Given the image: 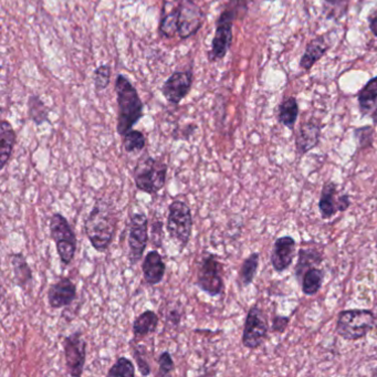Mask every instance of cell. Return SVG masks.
<instances>
[{"mask_svg": "<svg viewBox=\"0 0 377 377\" xmlns=\"http://www.w3.org/2000/svg\"><path fill=\"white\" fill-rule=\"evenodd\" d=\"M117 224L119 218L113 203L97 199L84 221L85 235L92 247L99 253H105L113 242Z\"/></svg>", "mask_w": 377, "mask_h": 377, "instance_id": "obj_1", "label": "cell"}, {"mask_svg": "<svg viewBox=\"0 0 377 377\" xmlns=\"http://www.w3.org/2000/svg\"><path fill=\"white\" fill-rule=\"evenodd\" d=\"M115 93L117 101V132L123 137L139 123L144 115V104L137 88L128 78L119 74L115 80Z\"/></svg>", "mask_w": 377, "mask_h": 377, "instance_id": "obj_2", "label": "cell"}, {"mask_svg": "<svg viewBox=\"0 0 377 377\" xmlns=\"http://www.w3.org/2000/svg\"><path fill=\"white\" fill-rule=\"evenodd\" d=\"M247 12V0H229L227 7L220 12L216 23L215 36L212 41V48L208 52L209 62H217L226 57L233 45V23L238 18H244Z\"/></svg>", "mask_w": 377, "mask_h": 377, "instance_id": "obj_3", "label": "cell"}, {"mask_svg": "<svg viewBox=\"0 0 377 377\" xmlns=\"http://www.w3.org/2000/svg\"><path fill=\"white\" fill-rule=\"evenodd\" d=\"M168 172L166 163L150 155H144L137 161L134 168V183L139 192L155 195L165 187Z\"/></svg>", "mask_w": 377, "mask_h": 377, "instance_id": "obj_4", "label": "cell"}, {"mask_svg": "<svg viewBox=\"0 0 377 377\" xmlns=\"http://www.w3.org/2000/svg\"><path fill=\"white\" fill-rule=\"evenodd\" d=\"M193 226V214L190 206L183 201L174 199L168 205L166 231L170 238L179 246L181 253L190 244Z\"/></svg>", "mask_w": 377, "mask_h": 377, "instance_id": "obj_5", "label": "cell"}, {"mask_svg": "<svg viewBox=\"0 0 377 377\" xmlns=\"http://www.w3.org/2000/svg\"><path fill=\"white\" fill-rule=\"evenodd\" d=\"M49 230L57 247L58 255L63 266H70L77 253L78 239L71 224L62 214L56 213L49 220Z\"/></svg>", "mask_w": 377, "mask_h": 377, "instance_id": "obj_6", "label": "cell"}, {"mask_svg": "<svg viewBox=\"0 0 377 377\" xmlns=\"http://www.w3.org/2000/svg\"><path fill=\"white\" fill-rule=\"evenodd\" d=\"M376 318L369 310H345L339 315L336 332L346 341L365 338L374 329Z\"/></svg>", "mask_w": 377, "mask_h": 377, "instance_id": "obj_7", "label": "cell"}, {"mask_svg": "<svg viewBox=\"0 0 377 377\" xmlns=\"http://www.w3.org/2000/svg\"><path fill=\"white\" fill-rule=\"evenodd\" d=\"M195 286L212 298L224 293V266L219 261L218 255L209 253L203 255L197 269Z\"/></svg>", "mask_w": 377, "mask_h": 377, "instance_id": "obj_8", "label": "cell"}, {"mask_svg": "<svg viewBox=\"0 0 377 377\" xmlns=\"http://www.w3.org/2000/svg\"><path fill=\"white\" fill-rule=\"evenodd\" d=\"M148 218L145 213H135L130 216L128 229V255L130 266H135L142 260L143 255L150 242Z\"/></svg>", "mask_w": 377, "mask_h": 377, "instance_id": "obj_9", "label": "cell"}, {"mask_svg": "<svg viewBox=\"0 0 377 377\" xmlns=\"http://www.w3.org/2000/svg\"><path fill=\"white\" fill-rule=\"evenodd\" d=\"M62 347L67 374L72 377L82 376L88 347V343L83 338L82 332L78 330L72 334L65 336Z\"/></svg>", "mask_w": 377, "mask_h": 377, "instance_id": "obj_10", "label": "cell"}, {"mask_svg": "<svg viewBox=\"0 0 377 377\" xmlns=\"http://www.w3.org/2000/svg\"><path fill=\"white\" fill-rule=\"evenodd\" d=\"M268 331L269 326L264 311L258 306H251L244 321V333L241 339L242 345L246 349H258L267 338Z\"/></svg>", "mask_w": 377, "mask_h": 377, "instance_id": "obj_11", "label": "cell"}, {"mask_svg": "<svg viewBox=\"0 0 377 377\" xmlns=\"http://www.w3.org/2000/svg\"><path fill=\"white\" fill-rule=\"evenodd\" d=\"M179 7V37L182 40L193 37L202 28L205 14L194 0H181Z\"/></svg>", "mask_w": 377, "mask_h": 377, "instance_id": "obj_12", "label": "cell"}, {"mask_svg": "<svg viewBox=\"0 0 377 377\" xmlns=\"http://www.w3.org/2000/svg\"><path fill=\"white\" fill-rule=\"evenodd\" d=\"M193 81L194 74L192 71L174 72L163 84V97L168 102L179 105L187 97L193 87Z\"/></svg>", "mask_w": 377, "mask_h": 377, "instance_id": "obj_13", "label": "cell"}, {"mask_svg": "<svg viewBox=\"0 0 377 377\" xmlns=\"http://www.w3.org/2000/svg\"><path fill=\"white\" fill-rule=\"evenodd\" d=\"M48 304L52 309H62L71 306L77 299V286L70 278L59 279L50 284L48 289Z\"/></svg>", "mask_w": 377, "mask_h": 377, "instance_id": "obj_14", "label": "cell"}, {"mask_svg": "<svg viewBox=\"0 0 377 377\" xmlns=\"http://www.w3.org/2000/svg\"><path fill=\"white\" fill-rule=\"evenodd\" d=\"M295 255V240L290 236H284L275 240L271 253V264L277 273H284L293 264Z\"/></svg>", "mask_w": 377, "mask_h": 377, "instance_id": "obj_15", "label": "cell"}, {"mask_svg": "<svg viewBox=\"0 0 377 377\" xmlns=\"http://www.w3.org/2000/svg\"><path fill=\"white\" fill-rule=\"evenodd\" d=\"M142 273L148 286H157L162 282L166 273V264L157 250H150L142 262Z\"/></svg>", "mask_w": 377, "mask_h": 377, "instance_id": "obj_16", "label": "cell"}, {"mask_svg": "<svg viewBox=\"0 0 377 377\" xmlns=\"http://www.w3.org/2000/svg\"><path fill=\"white\" fill-rule=\"evenodd\" d=\"M321 137V125L315 121L304 123L295 135V148L299 155H304L319 144Z\"/></svg>", "mask_w": 377, "mask_h": 377, "instance_id": "obj_17", "label": "cell"}, {"mask_svg": "<svg viewBox=\"0 0 377 377\" xmlns=\"http://www.w3.org/2000/svg\"><path fill=\"white\" fill-rule=\"evenodd\" d=\"M17 142V134L14 132L12 125L3 119L0 124V168H6L12 159L14 145Z\"/></svg>", "mask_w": 377, "mask_h": 377, "instance_id": "obj_18", "label": "cell"}, {"mask_svg": "<svg viewBox=\"0 0 377 377\" xmlns=\"http://www.w3.org/2000/svg\"><path fill=\"white\" fill-rule=\"evenodd\" d=\"M10 262L16 284L21 289L26 290L34 280V273L26 257L21 253H12L10 255Z\"/></svg>", "mask_w": 377, "mask_h": 377, "instance_id": "obj_19", "label": "cell"}, {"mask_svg": "<svg viewBox=\"0 0 377 377\" xmlns=\"http://www.w3.org/2000/svg\"><path fill=\"white\" fill-rule=\"evenodd\" d=\"M328 50H329V45L326 43L325 38L323 36H319V37L311 40L306 46L304 56L301 58V68L306 71H309L310 69L312 68L313 65L323 57Z\"/></svg>", "mask_w": 377, "mask_h": 377, "instance_id": "obj_20", "label": "cell"}, {"mask_svg": "<svg viewBox=\"0 0 377 377\" xmlns=\"http://www.w3.org/2000/svg\"><path fill=\"white\" fill-rule=\"evenodd\" d=\"M338 194V187L333 182H328L324 184L321 192L319 209L321 217L323 219H329L338 213V199L335 198Z\"/></svg>", "mask_w": 377, "mask_h": 377, "instance_id": "obj_21", "label": "cell"}, {"mask_svg": "<svg viewBox=\"0 0 377 377\" xmlns=\"http://www.w3.org/2000/svg\"><path fill=\"white\" fill-rule=\"evenodd\" d=\"M159 323V317L153 310H146L137 315L133 321V334L135 338H145L157 331Z\"/></svg>", "mask_w": 377, "mask_h": 377, "instance_id": "obj_22", "label": "cell"}, {"mask_svg": "<svg viewBox=\"0 0 377 377\" xmlns=\"http://www.w3.org/2000/svg\"><path fill=\"white\" fill-rule=\"evenodd\" d=\"M299 105L293 97L286 98L279 106V122L290 130L295 128L298 119Z\"/></svg>", "mask_w": 377, "mask_h": 377, "instance_id": "obj_23", "label": "cell"}, {"mask_svg": "<svg viewBox=\"0 0 377 377\" xmlns=\"http://www.w3.org/2000/svg\"><path fill=\"white\" fill-rule=\"evenodd\" d=\"M360 102L361 112L363 115L373 112V106L377 101V77L369 80V82L364 85L358 95Z\"/></svg>", "mask_w": 377, "mask_h": 377, "instance_id": "obj_24", "label": "cell"}, {"mask_svg": "<svg viewBox=\"0 0 377 377\" xmlns=\"http://www.w3.org/2000/svg\"><path fill=\"white\" fill-rule=\"evenodd\" d=\"M27 106H28L29 119H32L37 126L48 122L49 108H47L43 100L40 99L39 95H32L29 98Z\"/></svg>", "mask_w": 377, "mask_h": 377, "instance_id": "obj_25", "label": "cell"}, {"mask_svg": "<svg viewBox=\"0 0 377 377\" xmlns=\"http://www.w3.org/2000/svg\"><path fill=\"white\" fill-rule=\"evenodd\" d=\"M322 255L315 249H301L299 251V259L295 266V275L300 279L306 271L320 264Z\"/></svg>", "mask_w": 377, "mask_h": 377, "instance_id": "obj_26", "label": "cell"}, {"mask_svg": "<svg viewBox=\"0 0 377 377\" xmlns=\"http://www.w3.org/2000/svg\"><path fill=\"white\" fill-rule=\"evenodd\" d=\"M323 271L318 268H310L302 279V293L306 295H315L319 293L323 284Z\"/></svg>", "mask_w": 377, "mask_h": 377, "instance_id": "obj_27", "label": "cell"}, {"mask_svg": "<svg viewBox=\"0 0 377 377\" xmlns=\"http://www.w3.org/2000/svg\"><path fill=\"white\" fill-rule=\"evenodd\" d=\"M259 259L260 255L258 253H253L244 259L239 270V281L244 286L253 284V279L257 275V270L259 267Z\"/></svg>", "mask_w": 377, "mask_h": 377, "instance_id": "obj_28", "label": "cell"}, {"mask_svg": "<svg viewBox=\"0 0 377 377\" xmlns=\"http://www.w3.org/2000/svg\"><path fill=\"white\" fill-rule=\"evenodd\" d=\"M159 32L164 37H175L177 32H179V7H174L168 12H165L163 10V16L161 23H159Z\"/></svg>", "mask_w": 377, "mask_h": 377, "instance_id": "obj_29", "label": "cell"}, {"mask_svg": "<svg viewBox=\"0 0 377 377\" xmlns=\"http://www.w3.org/2000/svg\"><path fill=\"white\" fill-rule=\"evenodd\" d=\"M122 137L123 148L126 153H137L146 146V139L141 130H128Z\"/></svg>", "mask_w": 377, "mask_h": 377, "instance_id": "obj_30", "label": "cell"}, {"mask_svg": "<svg viewBox=\"0 0 377 377\" xmlns=\"http://www.w3.org/2000/svg\"><path fill=\"white\" fill-rule=\"evenodd\" d=\"M108 377H134L135 376V365L132 361L124 356H119L115 363L111 366L108 372Z\"/></svg>", "mask_w": 377, "mask_h": 377, "instance_id": "obj_31", "label": "cell"}, {"mask_svg": "<svg viewBox=\"0 0 377 377\" xmlns=\"http://www.w3.org/2000/svg\"><path fill=\"white\" fill-rule=\"evenodd\" d=\"M350 0H323L324 14L329 19L343 17L349 8Z\"/></svg>", "mask_w": 377, "mask_h": 377, "instance_id": "obj_32", "label": "cell"}, {"mask_svg": "<svg viewBox=\"0 0 377 377\" xmlns=\"http://www.w3.org/2000/svg\"><path fill=\"white\" fill-rule=\"evenodd\" d=\"M130 343L133 344L132 355H133V358L135 360L139 373L142 376H148V375H150L152 369H150L148 361L146 360V347L142 344L133 343V341Z\"/></svg>", "mask_w": 377, "mask_h": 377, "instance_id": "obj_33", "label": "cell"}, {"mask_svg": "<svg viewBox=\"0 0 377 377\" xmlns=\"http://www.w3.org/2000/svg\"><path fill=\"white\" fill-rule=\"evenodd\" d=\"M111 67L108 65H102L94 70V87L97 91H103L108 88L111 82Z\"/></svg>", "mask_w": 377, "mask_h": 377, "instance_id": "obj_34", "label": "cell"}, {"mask_svg": "<svg viewBox=\"0 0 377 377\" xmlns=\"http://www.w3.org/2000/svg\"><path fill=\"white\" fill-rule=\"evenodd\" d=\"M157 364H159V372H157V376H168L175 371V363H174L173 358L168 351L162 352L159 354Z\"/></svg>", "mask_w": 377, "mask_h": 377, "instance_id": "obj_35", "label": "cell"}, {"mask_svg": "<svg viewBox=\"0 0 377 377\" xmlns=\"http://www.w3.org/2000/svg\"><path fill=\"white\" fill-rule=\"evenodd\" d=\"M163 240H164V222L162 220H154L150 225V244L157 249L162 247Z\"/></svg>", "mask_w": 377, "mask_h": 377, "instance_id": "obj_36", "label": "cell"}, {"mask_svg": "<svg viewBox=\"0 0 377 377\" xmlns=\"http://www.w3.org/2000/svg\"><path fill=\"white\" fill-rule=\"evenodd\" d=\"M354 134L361 148L371 146L372 143H373V134H374L373 128H371V126H364V128H356L354 130Z\"/></svg>", "mask_w": 377, "mask_h": 377, "instance_id": "obj_37", "label": "cell"}, {"mask_svg": "<svg viewBox=\"0 0 377 377\" xmlns=\"http://www.w3.org/2000/svg\"><path fill=\"white\" fill-rule=\"evenodd\" d=\"M183 315H184V311H183L182 306L176 304V306L168 308L166 321L170 325L179 326L182 321Z\"/></svg>", "mask_w": 377, "mask_h": 377, "instance_id": "obj_38", "label": "cell"}, {"mask_svg": "<svg viewBox=\"0 0 377 377\" xmlns=\"http://www.w3.org/2000/svg\"><path fill=\"white\" fill-rule=\"evenodd\" d=\"M289 322L290 319L288 317H275L273 320V331L284 333Z\"/></svg>", "mask_w": 377, "mask_h": 377, "instance_id": "obj_39", "label": "cell"}, {"mask_svg": "<svg viewBox=\"0 0 377 377\" xmlns=\"http://www.w3.org/2000/svg\"><path fill=\"white\" fill-rule=\"evenodd\" d=\"M351 205V201H350V196L344 195L340 196L338 198V210L339 212H345L347 208L350 207Z\"/></svg>", "mask_w": 377, "mask_h": 377, "instance_id": "obj_40", "label": "cell"}, {"mask_svg": "<svg viewBox=\"0 0 377 377\" xmlns=\"http://www.w3.org/2000/svg\"><path fill=\"white\" fill-rule=\"evenodd\" d=\"M369 25L371 32H373L375 37H377V10L372 12L369 17Z\"/></svg>", "mask_w": 377, "mask_h": 377, "instance_id": "obj_41", "label": "cell"}, {"mask_svg": "<svg viewBox=\"0 0 377 377\" xmlns=\"http://www.w3.org/2000/svg\"><path fill=\"white\" fill-rule=\"evenodd\" d=\"M372 119H373V122L374 124H377V106L372 112Z\"/></svg>", "mask_w": 377, "mask_h": 377, "instance_id": "obj_42", "label": "cell"}, {"mask_svg": "<svg viewBox=\"0 0 377 377\" xmlns=\"http://www.w3.org/2000/svg\"><path fill=\"white\" fill-rule=\"evenodd\" d=\"M376 248H377V238H376Z\"/></svg>", "mask_w": 377, "mask_h": 377, "instance_id": "obj_43", "label": "cell"}]
</instances>
